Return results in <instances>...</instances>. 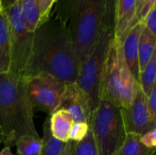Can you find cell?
Here are the masks:
<instances>
[{"label": "cell", "instance_id": "obj_1", "mask_svg": "<svg viewBox=\"0 0 156 155\" xmlns=\"http://www.w3.org/2000/svg\"><path fill=\"white\" fill-rule=\"evenodd\" d=\"M80 61L65 24L52 12L34 31L32 50L24 76L50 74L66 84L76 82Z\"/></svg>", "mask_w": 156, "mask_h": 155}, {"label": "cell", "instance_id": "obj_2", "mask_svg": "<svg viewBox=\"0 0 156 155\" xmlns=\"http://www.w3.org/2000/svg\"><path fill=\"white\" fill-rule=\"evenodd\" d=\"M0 132L5 146L9 148L23 135L39 137L34 125L26 78L12 71L0 74Z\"/></svg>", "mask_w": 156, "mask_h": 155}, {"label": "cell", "instance_id": "obj_3", "mask_svg": "<svg viewBox=\"0 0 156 155\" xmlns=\"http://www.w3.org/2000/svg\"><path fill=\"white\" fill-rule=\"evenodd\" d=\"M53 7L51 12L65 24L81 64L99 37L105 0H56Z\"/></svg>", "mask_w": 156, "mask_h": 155}, {"label": "cell", "instance_id": "obj_4", "mask_svg": "<svg viewBox=\"0 0 156 155\" xmlns=\"http://www.w3.org/2000/svg\"><path fill=\"white\" fill-rule=\"evenodd\" d=\"M138 81L124 60L121 44L113 38L109 47L100 84V100L127 108L135 94Z\"/></svg>", "mask_w": 156, "mask_h": 155}, {"label": "cell", "instance_id": "obj_5", "mask_svg": "<svg viewBox=\"0 0 156 155\" xmlns=\"http://www.w3.org/2000/svg\"><path fill=\"white\" fill-rule=\"evenodd\" d=\"M90 129L99 155H117L126 136L120 107L100 100L91 114Z\"/></svg>", "mask_w": 156, "mask_h": 155}, {"label": "cell", "instance_id": "obj_6", "mask_svg": "<svg viewBox=\"0 0 156 155\" xmlns=\"http://www.w3.org/2000/svg\"><path fill=\"white\" fill-rule=\"evenodd\" d=\"M114 38V27L102 25L91 51L80 64L76 83L89 96L93 111L100 102V84L109 47Z\"/></svg>", "mask_w": 156, "mask_h": 155}, {"label": "cell", "instance_id": "obj_7", "mask_svg": "<svg viewBox=\"0 0 156 155\" xmlns=\"http://www.w3.org/2000/svg\"><path fill=\"white\" fill-rule=\"evenodd\" d=\"M4 11L7 17L9 28L10 71L24 75L31 55L34 32H30L27 27L19 0Z\"/></svg>", "mask_w": 156, "mask_h": 155}, {"label": "cell", "instance_id": "obj_8", "mask_svg": "<svg viewBox=\"0 0 156 155\" xmlns=\"http://www.w3.org/2000/svg\"><path fill=\"white\" fill-rule=\"evenodd\" d=\"M25 78L27 96L33 110L48 114L54 112L59 106L66 83L43 72Z\"/></svg>", "mask_w": 156, "mask_h": 155}, {"label": "cell", "instance_id": "obj_9", "mask_svg": "<svg viewBox=\"0 0 156 155\" xmlns=\"http://www.w3.org/2000/svg\"><path fill=\"white\" fill-rule=\"evenodd\" d=\"M126 133L132 132L143 135L156 128V121L153 119L147 105V97L137 85L134 97L127 108H121Z\"/></svg>", "mask_w": 156, "mask_h": 155}, {"label": "cell", "instance_id": "obj_10", "mask_svg": "<svg viewBox=\"0 0 156 155\" xmlns=\"http://www.w3.org/2000/svg\"><path fill=\"white\" fill-rule=\"evenodd\" d=\"M58 109L65 110L71 117L73 123L84 122L90 125L93 112L91 101L76 82L66 84L65 91Z\"/></svg>", "mask_w": 156, "mask_h": 155}, {"label": "cell", "instance_id": "obj_11", "mask_svg": "<svg viewBox=\"0 0 156 155\" xmlns=\"http://www.w3.org/2000/svg\"><path fill=\"white\" fill-rule=\"evenodd\" d=\"M143 26V22L137 23L126 33V35L120 41L117 40L121 44L122 52L126 62V65L130 69L132 75L137 81L139 80L138 44Z\"/></svg>", "mask_w": 156, "mask_h": 155}, {"label": "cell", "instance_id": "obj_12", "mask_svg": "<svg viewBox=\"0 0 156 155\" xmlns=\"http://www.w3.org/2000/svg\"><path fill=\"white\" fill-rule=\"evenodd\" d=\"M136 0H117L115 8L114 38L120 41L133 26Z\"/></svg>", "mask_w": 156, "mask_h": 155}, {"label": "cell", "instance_id": "obj_13", "mask_svg": "<svg viewBox=\"0 0 156 155\" xmlns=\"http://www.w3.org/2000/svg\"><path fill=\"white\" fill-rule=\"evenodd\" d=\"M73 121L69 114L63 109H58L50 114L49 129L52 136L57 140L67 143L69 140V132Z\"/></svg>", "mask_w": 156, "mask_h": 155}, {"label": "cell", "instance_id": "obj_14", "mask_svg": "<svg viewBox=\"0 0 156 155\" xmlns=\"http://www.w3.org/2000/svg\"><path fill=\"white\" fill-rule=\"evenodd\" d=\"M11 52L7 17L3 11L0 13V74L10 71Z\"/></svg>", "mask_w": 156, "mask_h": 155}, {"label": "cell", "instance_id": "obj_15", "mask_svg": "<svg viewBox=\"0 0 156 155\" xmlns=\"http://www.w3.org/2000/svg\"><path fill=\"white\" fill-rule=\"evenodd\" d=\"M156 36L153 35L144 25L138 44V65L139 73L155 55Z\"/></svg>", "mask_w": 156, "mask_h": 155}, {"label": "cell", "instance_id": "obj_16", "mask_svg": "<svg viewBox=\"0 0 156 155\" xmlns=\"http://www.w3.org/2000/svg\"><path fill=\"white\" fill-rule=\"evenodd\" d=\"M155 148H148L141 142V135L126 133L117 155H154Z\"/></svg>", "mask_w": 156, "mask_h": 155}, {"label": "cell", "instance_id": "obj_17", "mask_svg": "<svg viewBox=\"0 0 156 155\" xmlns=\"http://www.w3.org/2000/svg\"><path fill=\"white\" fill-rule=\"evenodd\" d=\"M66 143L54 138L49 129V118L43 124V136L41 138L40 155H64Z\"/></svg>", "mask_w": 156, "mask_h": 155}, {"label": "cell", "instance_id": "obj_18", "mask_svg": "<svg viewBox=\"0 0 156 155\" xmlns=\"http://www.w3.org/2000/svg\"><path fill=\"white\" fill-rule=\"evenodd\" d=\"M64 155H99L90 129L82 141H68Z\"/></svg>", "mask_w": 156, "mask_h": 155}, {"label": "cell", "instance_id": "obj_19", "mask_svg": "<svg viewBox=\"0 0 156 155\" xmlns=\"http://www.w3.org/2000/svg\"><path fill=\"white\" fill-rule=\"evenodd\" d=\"M19 2L27 27L30 32H34L39 24V0H19Z\"/></svg>", "mask_w": 156, "mask_h": 155}, {"label": "cell", "instance_id": "obj_20", "mask_svg": "<svg viewBox=\"0 0 156 155\" xmlns=\"http://www.w3.org/2000/svg\"><path fill=\"white\" fill-rule=\"evenodd\" d=\"M156 77V55H154L152 59L147 63V65L144 68V69L139 73V80L138 83L145 94L148 97L155 86Z\"/></svg>", "mask_w": 156, "mask_h": 155}, {"label": "cell", "instance_id": "obj_21", "mask_svg": "<svg viewBox=\"0 0 156 155\" xmlns=\"http://www.w3.org/2000/svg\"><path fill=\"white\" fill-rule=\"evenodd\" d=\"M18 155H40L41 139L32 135H23L16 143Z\"/></svg>", "mask_w": 156, "mask_h": 155}, {"label": "cell", "instance_id": "obj_22", "mask_svg": "<svg viewBox=\"0 0 156 155\" xmlns=\"http://www.w3.org/2000/svg\"><path fill=\"white\" fill-rule=\"evenodd\" d=\"M90 131V125L84 122H75L73 123L70 132H69V140L73 142H80L82 141Z\"/></svg>", "mask_w": 156, "mask_h": 155}, {"label": "cell", "instance_id": "obj_23", "mask_svg": "<svg viewBox=\"0 0 156 155\" xmlns=\"http://www.w3.org/2000/svg\"><path fill=\"white\" fill-rule=\"evenodd\" d=\"M116 1L117 0H105V12H104L102 25L115 27Z\"/></svg>", "mask_w": 156, "mask_h": 155}, {"label": "cell", "instance_id": "obj_24", "mask_svg": "<svg viewBox=\"0 0 156 155\" xmlns=\"http://www.w3.org/2000/svg\"><path fill=\"white\" fill-rule=\"evenodd\" d=\"M55 2H56V0H39V3H38L39 24L38 25L42 24L48 18V16L53 9Z\"/></svg>", "mask_w": 156, "mask_h": 155}, {"label": "cell", "instance_id": "obj_25", "mask_svg": "<svg viewBox=\"0 0 156 155\" xmlns=\"http://www.w3.org/2000/svg\"><path fill=\"white\" fill-rule=\"evenodd\" d=\"M143 23L146 28L153 34L156 36V7L155 5L149 11V13L145 16Z\"/></svg>", "mask_w": 156, "mask_h": 155}, {"label": "cell", "instance_id": "obj_26", "mask_svg": "<svg viewBox=\"0 0 156 155\" xmlns=\"http://www.w3.org/2000/svg\"><path fill=\"white\" fill-rule=\"evenodd\" d=\"M141 142L148 148L156 147V128L152 129L151 131L141 135Z\"/></svg>", "mask_w": 156, "mask_h": 155}, {"label": "cell", "instance_id": "obj_27", "mask_svg": "<svg viewBox=\"0 0 156 155\" xmlns=\"http://www.w3.org/2000/svg\"><path fill=\"white\" fill-rule=\"evenodd\" d=\"M147 105L153 119L156 121V85L153 88L150 95L147 97Z\"/></svg>", "mask_w": 156, "mask_h": 155}, {"label": "cell", "instance_id": "obj_28", "mask_svg": "<svg viewBox=\"0 0 156 155\" xmlns=\"http://www.w3.org/2000/svg\"><path fill=\"white\" fill-rule=\"evenodd\" d=\"M154 5H155V0H145L142 9H141V12H140V21L141 22H143L145 16L149 13V11Z\"/></svg>", "mask_w": 156, "mask_h": 155}, {"label": "cell", "instance_id": "obj_29", "mask_svg": "<svg viewBox=\"0 0 156 155\" xmlns=\"http://www.w3.org/2000/svg\"><path fill=\"white\" fill-rule=\"evenodd\" d=\"M145 0H136L135 4V15H134V19H133V26H135L137 23L141 22L140 21V12L141 9L144 4Z\"/></svg>", "mask_w": 156, "mask_h": 155}, {"label": "cell", "instance_id": "obj_30", "mask_svg": "<svg viewBox=\"0 0 156 155\" xmlns=\"http://www.w3.org/2000/svg\"><path fill=\"white\" fill-rule=\"evenodd\" d=\"M16 1H17V0H2V5H3L4 9L9 7V6H11V5H13Z\"/></svg>", "mask_w": 156, "mask_h": 155}, {"label": "cell", "instance_id": "obj_31", "mask_svg": "<svg viewBox=\"0 0 156 155\" xmlns=\"http://www.w3.org/2000/svg\"><path fill=\"white\" fill-rule=\"evenodd\" d=\"M0 155H14L11 152V148L9 147H5L1 152H0Z\"/></svg>", "mask_w": 156, "mask_h": 155}, {"label": "cell", "instance_id": "obj_32", "mask_svg": "<svg viewBox=\"0 0 156 155\" xmlns=\"http://www.w3.org/2000/svg\"><path fill=\"white\" fill-rule=\"evenodd\" d=\"M3 11H4V7L2 5V0H0V13H2Z\"/></svg>", "mask_w": 156, "mask_h": 155}, {"label": "cell", "instance_id": "obj_33", "mask_svg": "<svg viewBox=\"0 0 156 155\" xmlns=\"http://www.w3.org/2000/svg\"><path fill=\"white\" fill-rule=\"evenodd\" d=\"M3 142V138H2V134H1V132H0V143Z\"/></svg>", "mask_w": 156, "mask_h": 155}]
</instances>
